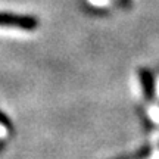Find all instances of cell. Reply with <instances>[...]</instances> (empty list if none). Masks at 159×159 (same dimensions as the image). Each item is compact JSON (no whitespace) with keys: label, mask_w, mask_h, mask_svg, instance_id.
<instances>
[{"label":"cell","mask_w":159,"mask_h":159,"mask_svg":"<svg viewBox=\"0 0 159 159\" xmlns=\"http://www.w3.org/2000/svg\"><path fill=\"white\" fill-rule=\"evenodd\" d=\"M0 25L18 27L24 30H34L37 27V19L33 16H21V15H11V13H0Z\"/></svg>","instance_id":"6da1fadb"},{"label":"cell","mask_w":159,"mask_h":159,"mask_svg":"<svg viewBox=\"0 0 159 159\" xmlns=\"http://www.w3.org/2000/svg\"><path fill=\"white\" fill-rule=\"evenodd\" d=\"M140 78H142V84L144 87V93L146 96L150 97L153 93V77L149 74L148 71H142L140 72Z\"/></svg>","instance_id":"7a4b0ae2"},{"label":"cell","mask_w":159,"mask_h":159,"mask_svg":"<svg viewBox=\"0 0 159 159\" xmlns=\"http://www.w3.org/2000/svg\"><path fill=\"white\" fill-rule=\"evenodd\" d=\"M149 114H150V118L153 119L155 122H159V108H150L149 109Z\"/></svg>","instance_id":"3957f363"},{"label":"cell","mask_w":159,"mask_h":159,"mask_svg":"<svg viewBox=\"0 0 159 159\" xmlns=\"http://www.w3.org/2000/svg\"><path fill=\"white\" fill-rule=\"evenodd\" d=\"M90 2L96 6H105L106 3H108V0H90Z\"/></svg>","instance_id":"277c9868"},{"label":"cell","mask_w":159,"mask_h":159,"mask_svg":"<svg viewBox=\"0 0 159 159\" xmlns=\"http://www.w3.org/2000/svg\"><path fill=\"white\" fill-rule=\"evenodd\" d=\"M158 94H159V83H158Z\"/></svg>","instance_id":"5b68a950"}]
</instances>
